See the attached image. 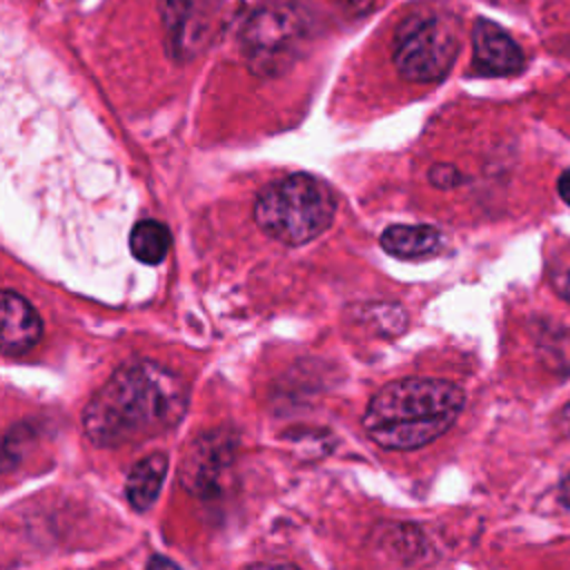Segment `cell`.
<instances>
[{
    "label": "cell",
    "instance_id": "obj_11",
    "mask_svg": "<svg viewBox=\"0 0 570 570\" xmlns=\"http://www.w3.org/2000/svg\"><path fill=\"white\" fill-rule=\"evenodd\" d=\"M171 247V234L165 223L142 218L131 227L129 249L136 261L145 265H160Z\"/></svg>",
    "mask_w": 570,
    "mask_h": 570
},
{
    "label": "cell",
    "instance_id": "obj_1",
    "mask_svg": "<svg viewBox=\"0 0 570 570\" xmlns=\"http://www.w3.org/2000/svg\"><path fill=\"white\" fill-rule=\"evenodd\" d=\"M189 405L185 379L156 363L120 365L82 410L85 436L96 448H122L176 428Z\"/></svg>",
    "mask_w": 570,
    "mask_h": 570
},
{
    "label": "cell",
    "instance_id": "obj_3",
    "mask_svg": "<svg viewBox=\"0 0 570 570\" xmlns=\"http://www.w3.org/2000/svg\"><path fill=\"white\" fill-rule=\"evenodd\" d=\"M252 214L263 234L296 247L330 229L336 216V198L325 180L312 174H289L258 191Z\"/></svg>",
    "mask_w": 570,
    "mask_h": 570
},
{
    "label": "cell",
    "instance_id": "obj_16",
    "mask_svg": "<svg viewBox=\"0 0 570 570\" xmlns=\"http://www.w3.org/2000/svg\"><path fill=\"white\" fill-rule=\"evenodd\" d=\"M557 191L561 196V200L566 205H570V169H566L561 176H559V183H557Z\"/></svg>",
    "mask_w": 570,
    "mask_h": 570
},
{
    "label": "cell",
    "instance_id": "obj_5",
    "mask_svg": "<svg viewBox=\"0 0 570 570\" xmlns=\"http://www.w3.org/2000/svg\"><path fill=\"white\" fill-rule=\"evenodd\" d=\"M305 38L307 20L303 11L289 4H267L249 16L240 45L254 73L278 76L298 60Z\"/></svg>",
    "mask_w": 570,
    "mask_h": 570
},
{
    "label": "cell",
    "instance_id": "obj_18",
    "mask_svg": "<svg viewBox=\"0 0 570 570\" xmlns=\"http://www.w3.org/2000/svg\"><path fill=\"white\" fill-rule=\"evenodd\" d=\"M563 499H566V503H570V476L563 483Z\"/></svg>",
    "mask_w": 570,
    "mask_h": 570
},
{
    "label": "cell",
    "instance_id": "obj_13",
    "mask_svg": "<svg viewBox=\"0 0 570 570\" xmlns=\"http://www.w3.org/2000/svg\"><path fill=\"white\" fill-rule=\"evenodd\" d=\"M430 183L441 189H450L461 183V174L452 165H434L430 169Z\"/></svg>",
    "mask_w": 570,
    "mask_h": 570
},
{
    "label": "cell",
    "instance_id": "obj_6",
    "mask_svg": "<svg viewBox=\"0 0 570 570\" xmlns=\"http://www.w3.org/2000/svg\"><path fill=\"white\" fill-rule=\"evenodd\" d=\"M236 441L227 430H214L196 436L183 456L180 481L198 497H212L225 485V476L234 465Z\"/></svg>",
    "mask_w": 570,
    "mask_h": 570
},
{
    "label": "cell",
    "instance_id": "obj_17",
    "mask_svg": "<svg viewBox=\"0 0 570 570\" xmlns=\"http://www.w3.org/2000/svg\"><path fill=\"white\" fill-rule=\"evenodd\" d=\"M147 566H149V568H154V566H176V561H171V559H163V557H154V559H149V561H147Z\"/></svg>",
    "mask_w": 570,
    "mask_h": 570
},
{
    "label": "cell",
    "instance_id": "obj_8",
    "mask_svg": "<svg viewBox=\"0 0 570 570\" xmlns=\"http://www.w3.org/2000/svg\"><path fill=\"white\" fill-rule=\"evenodd\" d=\"M42 338V321L36 307L18 292H2V354L20 356Z\"/></svg>",
    "mask_w": 570,
    "mask_h": 570
},
{
    "label": "cell",
    "instance_id": "obj_9",
    "mask_svg": "<svg viewBox=\"0 0 570 570\" xmlns=\"http://www.w3.org/2000/svg\"><path fill=\"white\" fill-rule=\"evenodd\" d=\"M381 247L401 261H416L443 247V234L432 225H390L381 234Z\"/></svg>",
    "mask_w": 570,
    "mask_h": 570
},
{
    "label": "cell",
    "instance_id": "obj_12",
    "mask_svg": "<svg viewBox=\"0 0 570 570\" xmlns=\"http://www.w3.org/2000/svg\"><path fill=\"white\" fill-rule=\"evenodd\" d=\"M550 281H552V287L570 303V249L559 252L557 261H552Z\"/></svg>",
    "mask_w": 570,
    "mask_h": 570
},
{
    "label": "cell",
    "instance_id": "obj_14",
    "mask_svg": "<svg viewBox=\"0 0 570 570\" xmlns=\"http://www.w3.org/2000/svg\"><path fill=\"white\" fill-rule=\"evenodd\" d=\"M376 0H338V4L343 7V11L352 13V16H363L374 7Z\"/></svg>",
    "mask_w": 570,
    "mask_h": 570
},
{
    "label": "cell",
    "instance_id": "obj_15",
    "mask_svg": "<svg viewBox=\"0 0 570 570\" xmlns=\"http://www.w3.org/2000/svg\"><path fill=\"white\" fill-rule=\"evenodd\" d=\"M557 428L563 439H570V403H566L557 414Z\"/></svg>",
    "mask_w": 570,
    "mask_h": 570
},
{
    "label": "cell",
    "instance_id": "obj_2",
    "mask_svg": "<svg viewBox=\"0 0 570 570\" xmlns=\"http://www.w3.org/2000/svg\"><path fill=\"white\" fill-rule=\"evenodd\" d=\"M465 405V392L445 379L410 376L383 385L361 419L365 434L383 450H419L443 436Z\"/></svg>",
    "mask_w": 570,
    "mask_h": 570
},
{
    "label": "cell",
    "instance_id": "obj_4",
    "mask_svg": "<svg viewBox=\"0 0 570 570\" xmlns=\"http://www.w3.org/2000/svg\"><path fill=\"white\" fill-rule=\"evenodd\" d=\"M456 20L436 9H416L394 33L392 60L412 82H436L448 76L459 56Z\"/></svg>",
    "mask_w": 570,
    "mask_h": 570
},
{
    "label": "cell",
    "instance_id": "obj_10",
    "mask_svg": "<svg viewBox=\"0 0 570 570\" xmlns=\"http://www.w3.org/2000/svg\"><path fill=\"white\" fill-rule=\"evenodd\" d=\"M167 468L169 459L165 452H151L134 463L125 483L127 501L134 510L145 512L156 503L163 481L167 476Z\"/></svg>",
    "mask_w": 570,
    "mask_h": 570
},
{
    "label": "cell",
    "instance_id": "obj_7",
    "mask_svg": "<svg viewBox=\"0 0 570 570\" xmlns=\"http://www.w3.org/2000/svg\"><path fill=\"white\" fill-rule=\"evenodd\" d=\"M472 62L483 76H512L523 69L521 47L492 20H476L472 29Z\"/></svg>",
    "mask_w": 570,
    "mask_h": 570
}]
</instances>
